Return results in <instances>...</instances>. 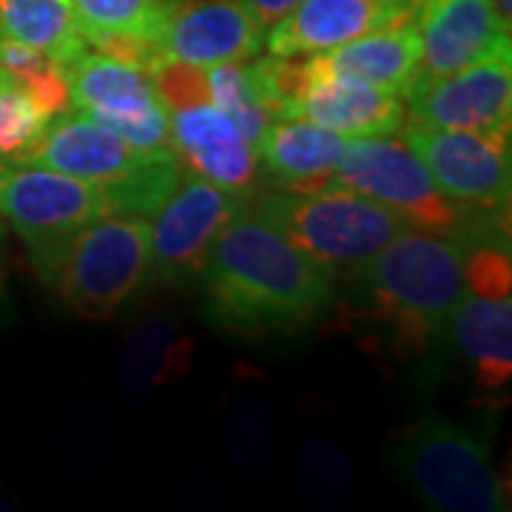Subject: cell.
Masks as SVG:
<instances>
[{
    "label": "cell",
    "instance_id": "1",
    "mask_svg": "<svg viewBox=\"0 0 512 512\" xmlns=\"http://www.w3.org/2000/svg\"><path fill=\"white\" fill-rule=\"evenodd\" d=\"M205 319L239 339L296 336L336 302V279L248 208L214 242L200 276Z\"/></svg>",
    "mask_w": 512,
    "mask_h": 512
},
{
    "label": "cell",
    "instance_id": "2",
    "mask_svg": "<svg viewBox=\"0 0 512 512\" xmlns=\"http://www.w3.org/2000/svg\"><path fill=\"white\" fill-rule=\"evenodd\" d=\"M348 282L350 319L407 362L447 339L464 293V245L404 228Z\"/></svg>",
    "mask_w": 512,
    "mask_h": 512
},
{
    "label": "cell",
    "instance_id": "3",
    "mask_svg": "<svg viewBox=\"0 0 512 512\" xmlns=\"http://www.w3.org/2000/svg\"><path fill=\"white\" fill-rule=\"evenodd\" d=\"M245 208L276 228L336 282L350 279L404 231L387 208L339 185L311 194L268 191L251 197Z\"/></svg>",
    "mask_w": 512,
    "mask_h": 512
},
{
    "label": "cell",
    "instance_id": "4",
    "mask_svg": "<svg viewBox=\"0 0 512 512\" xmlns=\"http://www.w3.org/2000/svg\"><path fill=\"white\" fill-rule=\"evenodd\" d=\"M396 476L439 512L510 510L507 484L495 473L490 450L447 416H421L390 447Z\"/></svg>",
    "mask_w": 512,
    "mask_h": 512
},
{
    "label": "cell",
    "instance_id": "5",
    "mask_svg": "<svg viewBox=\"0 0 512 512\" xmlns=\"http://www.w3.org/2000/svg\"><path fill=\"white\" fill-rule=\"evenodd\" d=\"M151 279L148 217L111 214L86 225L69 242L49 285L74 316L109 322L126 311Z\"/></svg>",
    "mask_w": 512,
    "mask_h": 512
},
{
    "label": "cell",
    "instance_id": "6",
    "mask_svg": "<svg viewBox=\"0 0 512 512\" xmlns=\"http://www.w3.org/2000/svg\"><path fill=\"white\" fill-rule=\"evenodd\" d=\"M111 214L109 185L86 183L46 165H0V217L18 231L46 285L69 242L86 225Z\"/></svg>",
    "mask_w": 512,
    "mask_h": 512
},
{
    "label": "cell",
    "instance_id": "7",
    "mask_svg": "<svg viewBox=\"0 0 512 512\" xmlns=\"http://www.w3.org/2000/svg\"><path fill=\"white\" fill-rule=\"evenodd\" d=\"M387 208L404 228L467 242L476 237V211L441 194L416 151L390 134L353 137L345 146L333 183Z\"/></svg>",
    "mask_w": 512,
    "mask_h": 512
},
{
    "label": "cell",
    "instance_id": "8",
    "mask_svg": "<svg viewBox=\"0 0 512 512\" xmlns=\"http://www.w3.org/2000/svg\"><path fill=\"white\" fill-rule=\"evenodd\" d=\"M282 117H302L342 137L396 134L407 123L402 97L382 92L359 77L333 72L316 55H271Z\"/></svg>",
    "mask_w": 512,
    "mask_h": 512
},
{
    "label": "cell",
    "instance_id": "9",
    "mask_svg": "<svg viewBox=\"0 0 512 512\" xmlns=\"http://www.w3.org/2000/svg\"><path fill=\"white\" fill-rule=\"evenodd\" d=\"M72 109L89 114L100 126L143 151L168 146L171 109L146 69L120 57L89 49L63 66Z\"/></svg>",
    "mask_w": 512,
    "mask_h": 512
},
{
    "label": "cell",
    "instance_id": "10",
    "mask_svg": "<svg viewBox=\"0 0 512 512\" xmlns=\"http://www.w3.org/2000/svg\"><path fill=\"white\" fill-rule=\"evenodd\" d=\"M404 143L447 200L464 211H507L512 194L510 131H447L404 123Z\"/></svg>",
    "mask_w": 512,
    "mask_h": 512
},
{
    "label": "cell",
    "instance_id": "11",
    "mask_svg": "<svg viewBox=\"0 0 512 512\" xmlns=\"http://www.w3.org/2000/svg\"><path fill=\"white\" fill-rule=\"evenodd\" d=\"M248 202L185 171L180 185L151 217V268L168 285L200 282L214 242Z\"/></svg>",
    "mask_w": 512,
    "mask_h": 512
},
{
    "label": "cell",
    "instance_id": "12",
    "mask_svg": "<svg viewBox=\"0 0 512 512\" xmlns=\"http://www.w3.org/2000/svg\"><path fill=\"white\" fill-rule=\"evenodd\" d=\"M404 100L407 123L416 126L507 134L512 126V55L441 77H419Z\"/></svg>",
    "mask_w": 512,
    "mask_h": 512
},
{
    "label": "cell",
    "instance_id": "13",
    "mask_svg": "<svg viewBox=\"0 0 512 512\" xmlns=\"http://www.w3.org/2000/svg\"><path fill=\"white\" fill-rule=\"evenodd\" d=\"M265 32L248 0H174L157 52L197 69L245 63L262 52Z\"/></svg>",
    "mask_w": 512,
    "mask_h": 512
},
{
    "label": "cell",
    "instance_id": "14",
    "mask_svg": "<svg viewBox=\"0 0 512 512\" xmlns=\"http://www.w3.org/2000/svg\"><path fill=\"white\" fill-rule=\"evenodd\" d=\"M421 40V77H441L493 57L512 55V26L493 0H410Z\"/></svg>",
    "mask_w": 512,
    "mask_h": 512
},
{
    "label": "cell",
    "instance_id": "15",
    "mask_svg": "<svg viewBox=\"0 0 512 512\" xmlns=\"http://www.w3.org/2000/svg\"><path fill=\"white\" fill-rule=\"evenodd\" d=\"M168 148L188 174L220 185L248 202L259 183L254 143L214 103L171 111Z\"/></svg>",
    "mask_w": 512,
    "mask_h": 512
},
{
    "label": "cell",
    "instance_id": "16",
    "mask_svg": "<svg viewBox=\"0 0 512 512\" xmlns=\"http://www.w3.org/2000/svg\"><path fill=\"white\" fill-rule=\"evenodd\" d=\"M410 20V0H299L268 26L262 49L274 57H308Z\"/></svg>",
    "mask_w": 512,
    "mask_h": 512
},
{
    "label": "cell",
    "instance_id": "17",
    "mask_svg": "<svg viewBox=\"0 0 512 512\" xmlns=\"http://www.w3.org/2000/svg\"><path fill=\"white\" fill-rule=\"evenodd\" d=\"M160 151L163 148H134L111 128L77 111L55 117L20 163L46 165L86 183L117 185L146 168Z\"/></svg>",
    "mask_w": 512,
    "mask_h": 512
},
{
    "label": "cell",
    "instance_id": "18",
    "mask_svg": "<svg viewBox=\"0 0 512 512\" xmlns=\"http://www.w3.org/2000/svg\"><path fill=\"white\" fill-rule=\"evenodd\" d=\"M348 137L302 117H276L256 140L259 177L274 191L311 194L333 183Z\"/></svg>",
    "mask_w": 512,
    "mask_h": 512
},
{
    "label": "cell",
    "instance_id": "19",
    "mask_svg": "<svg viewBox=\"0 0 512 512\" xmlns=\"http://www.w3.org/2000/svg\"><path fill=\"white\" fill-rule=\"evenodd\" d=\"M447 336L481 393L501 396L512 379V293L464 291Z\"/></svg>",
    "mask_w": 512,
    "mask_h": 512
},
{
    "label": "cell",
    "instance_id": "20",
    "mask_svg": "<svg viewBox=\"0 0 512 512\" xmlns=\"http://www.w3.org/2000/svg\"><path fill=\"white\" fill-rule=\"evenodd\" d=\"M316 57L333 72L359 77L402 100L421 77V40L413 20L367 32Z\"/></svg>",
    "mask_w": 512,
    "mask_h": 512
},
{
    "label": "cell",
    "instance_id": "21",
    "mask_svg": "<svg viewBox=\"0 0 512 512\" xmlns=\"http://www.w3.org/2000/svg\"><path fill=\"white\" fill-rule=\"evenodd\" d=\"M194 339L168 316H151L128 336L120 353L117 384L128 399H146L165 384L183 379L191 365Z\"/></svg>",
    "mask_w": 512,
    "mask_h": 512
},
{
    "label": "cell",
    "instance_id": "22",
    "mask_svg": "<svg viewBox=\"0 0 512 512\" xmlns=\"http://www.w3.org/2000/svg\"><path fill=\"white\" fill-rule=\"evenodd\" d=\"M0 40L32 46L60 66L89 52L72 0H0Z\"/></svg>",
    "mask_w": 512,
    "mask_h": 512
},
{
    "label": "cell",
    "instance_id": "23",
    "mask_svg": "<svg viewBox=\"0 0 512 512\" xmlns=\"http://www.w3.org/2000/svg\"><path fill=\"white\" fill-rule=\"evenodd\" d=\"M205 86H208V100L225 111L237 123L242 137L254 146L262 131L279 117L276 97L259 60L211 66L205 69Z\"/></svg>",
    "mask_w": 512,
    "mask_h": 512
},
{
    "label": "cell",
    "instance_id": "24",
    "mask_svg": "<svg viewBox=\"0 0 512 512\" xmlns=\"http://www.w3.org/2000/svg\"><path fill=\"white\" fill-rule=\"evenodd\" d=\"M80 29L92 46L111 35L154 40L163 32L174 0H72Z\"/></svg>",
    "mask_w": 512,
    "mask_h": 512
},
{
    "label": "cell",
    "instance_id": "25",
    "mask_svg": "<svg viewBox=\"0 0 512 512\" xmlns=\"http://www.w3.org/2000/svg\"><path fill=\"white\" fill-rule=\"evenodd\" d=\"M0 69L12 74L35 103L46 111L49 120L72 111V94L63 66L49 55L37 52L32 46L0 40Z\"/></svg>",
    "mask_w": 512,
    "mask_h": 512
},
{
    "label": "cell",
    "instance_id": "26",
    "mask_svg": "<svg viewBox=\"0 0 512 512\" xmlns=\"http://www.w3.org/2000/svg\"><path fill=\"white\" fill-rule=\"evenodd\" d=\"M52 120L6 69H0V165L20 163Z\"/></svg>",
    "mask_w": 512,
    "mask_h": 512
},
{
    "label": "cell",
    "instance_id": "27",
    "mask_svg": "<svg viewBox=\"0 0 512 512\" xmlns=\"http://www.w3.org/2000/svg\"><path fill=\"white\" fill-rule=\"evenodd\" d=\"M299 487L316 504H345L350 467L345 453L328 439H313L299 453Z\"/></svg>",
    "mask_w": 512,
    "mask_h": 512
},
{
    "label": "cell",
    "instance_id": "28",
    "mask_svg": "<svg viewBox=\"0 0 512 512\" xmlns=\"http://www.w3.org/2000/svg\"><path fill=\"white\" fill-rule=\"evenodd\" d=\"M151 80H154L157 92H160L165 106L171 111L211 103L208 100V86H205V69L185 66V63H177V60H160L151 69Z\"/></svg>",
    "mask_w": 512,
    "mask_h": 512
},
{
    "label": "cell",
    "instance_id": "29",
    "mask_svg": "<svg viewBox=\"0 0 512 512\" xmlns=\"http://www.w3.org/2000/svg\"><path fill=\"white\" fill-rule=\"evenodd\" d=\"M248 3H251V9L256 12V18L262 20L265 29H268V26H274L279 18H285L299 0H248Z\"/></svg>",
    "mask_w": 512,
    "mask_h": 512
},
{
    "label": "cell",
    "instance_id": "30",
    "mask_svg": "<svg viewBox=\"0 0 512 512\" xmlns=\"http://www.w3.org/2000/svg\"><path fill=\"white\" fill-rule=\"evenodd\" d=\"M15 316V302H12V291H9V276L6 268L0 265V328Z\"/></svg>",
    "mask_w": 512,
    "mask_h": 512
},
{
    "label": "cell",
    "instance_id": "31",
    "mask_svg": "<svg viewBox=\"0 0 512 512\" xmlns=\"http://www.w3.org/2000/svg\"><path fill=\"white\" fill-rule=\"evenodd\" d=\"M493 3H495L498 18L504 20L507 26H512V0H493Z\"/></svg>",
    "mask_w": 512,
    "mask_h": 512
},
{
    "label": "cell",
    "instance_id": "32",
    "mask_svg": "<svg viewBox=\"0 0 512 512\" xmlns=\"http://www.w3.org/2000/svg\"><path fill=\"white\" fill-rule=\"evenodd\" d=\"M3 239H6V222L0 217V248H3Z\"/></svg>",
    "mask_w": 512,
    "mask_h": 512
}]
</instances>
